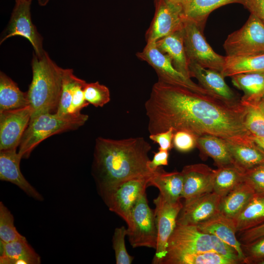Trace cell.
<instances>
[{
	"label": "cell",
	"mask_w": 264,
	"mask_h": 264,
	"mask_svg": "<svg viewBox=\"0 0 264 264\" xmlns=\"http://www.w3.org/2000/svg\"><path fill=\"white\" fill-rule=\"evenodd\" d=\"M150 134L186 131L231 140L251 136L245 125L247 105L225 101L180 85L158 80L145 104Z\"/></svg>",
	"instance_id": "1"
},
{
	"label": "cell",
	"mask_w": 264,
	"mask_h": 264,
	"mask_svg": "<svg viewBox=\"0 0 264 264\" xmlns=\"http://www.w3.org/2000/svg\"><path fill=\"white\" fill-rule=\"evenodd\" d=\"M152 146L143 137L95 139L91 174L101 195L116 184L142 176L152 175L148 166Z\"/></svg>",
	"instance_id": "2"
},
{
	"label": "cell",
	"mask_w": 264,
	"mask_h": 264,
	"mask_svg": "<svg viewBox=\"0 0 264 264\" xmlns=\"http://www.w3.org/2000/svg\"><path fill=\"white\" fill-rule=\"evenodd\" d=\"M32 79L27 91L31 117L56 112L62 92L65 68L58 66L45 51L38 55L33 52Z\"/></svg>",
	"instance_id": "3"
},
{
	"label": "cell",
	"mask_w": 264,
	"mask_h": 264,
	"mask_svg": "<svg viewBox=\"0 0 264 264\" xmlns=\"http://www.w3.org/2000/svg\"><path fill=\"white\" fill-rule=\"evenodd\" d=\"M88 116L81 113L62 116L56 112L43 113L31 117L18 147L22 158H28L43 141L55 134L78 129L87 121Z\"/></svg>",
	"instance_id": "4"
},
{
	"label": "cell",
	"mask_w": 264,
	"mask_h": 264,
	"mask_svg": "<svg viewBox=\"0 0 264 264\" xmlns=\"http://www.w3.org/2000/svg\"><path fill=\"white\" fill-rule=\"evenodd\" d=\"M152 175L138 176L121 181L100 196L109 210L120 217L127 224L134 205L146 193Z\"/></svg>",
	"instance_id": "5"
},
{
	"label": "cell",
	"mask_w": 264,
	"mask_h": 264,
	"mask_svg": "<svg viewBox=\"0 0 264 264\" xmlns=\"http://www.w3.org/2000/svg\"><path fill=\"white\" fill-rule=\"evenodd\" d=\"M223 46L227 56L264 54V23L250 13L244 25L227 36Z\"/></svg>",
	"instance_id": "6"
},
{
	"label": "cell",
	"mask_w": 264,
	"mask_h": 264,
	"mask_svg": "<svg viewBox=\"0 0 264 264\" xmlns=\"http://www.w3.org/2000/svg\"><path fill=\"white\" fill-rule=\"evenodd\" d=\"M202 30L195 22L185 18L183 28L184 44L188 61L202 67L221 72L225 56L215 52L206 41Z\"/></svg>",
	"instance_id": "7"
},
{
	"label": "cell",
	"mask_w": 264,
	"mask_h": 264,
	"mask_svg": "<svg viewBox=\"0 0 264 264\" xmlns=\"http://www.w3.org/2000/svg\"><path fill=\"white\" fill-rule=\"evenodd\" d=\"M127 226V236L132 247L155 249L157 229L154 210L149 206L146 193L134 205Z\"/></svg>",
	"instance_id": "8"
},
{
	"label": "cell",
	"mask_w": 264,
	"mask_h": 264,
	"mask_svg": "<svg viewBox=\"0 0 264 264\" xmlns=\"http://www.w3.org/2000/svg\"><path fill=\"white\" fill-rule=\"evenodd\" d=\"M157 229V244L152 264H160L167 252L169 239L176 225L177 219L183 204L180 200L170 202L160 194L154 199Z\"/></svg>",
	"instance_id": "9"
},
{
	"label": "cell",
	"mask_w": 264,
	"mask_h": 264,
	"mask_svg": "<svg viewBox=\"0 0 264 264\" xmlns=\"http://www.w3.org/2000/svg\"><path fill=\"white\" fill-rule=\"evenodd\" d=\"M31 2L28 0L15 1L9 22L0 37V44L9 38L20 36L31 43L34 53L41 55L45 51L43 45V38L31 20Z\"/></svg>",
	"instance_id": "10"
},
{
	"label": "cell",
	"mask_w": 264,
	"mask_h": 264,
	"mask_svg": "<svg viewBox=\"0 0 264 264\" xmlns=\"http://www.w3.org/2000/svg\"><path fill=\"white\" fill-rule=\"evenodd\" d=\"M155 13L146 32V42L159 39L182 30L185 18L183 8L167 0H155Z\"/></svg>",
	"instance_id": "11"
},
{
	"label": "cell",
	"mask_w": 264,
	"mask_h": 264,
	"mask_svg": "<svg viewBox=\"0 0 264 264\" xmlns=\"http://www.w3.org/2000/svg\"><path fill=\"white\" fill-rule=\"evenodd\" d=\"M136 56L148 63L154 69L158 80L186 86L202 93L213 94L177 71L169 56L159 50L155 42L147 43L142 51L136 53Z\"/></svg>",
	"instance_id": "12"
},
{
	"label": "cell",
	"mask_w": 264,
	"mask_h": 264,
	"mask_svg": "<svg viewBox=\"0 0 264 264\" xmlns=\"http://www.w3.org/2000/svg\"><path fill=\"white\" fill-rule=\"evenodd\" d=\"M208 251H213L210 235L200 231L197 225L176 223L168 242L167 254Z\"/></svg>",
	"instance_id": "13"
},
{
	"label": "cell",
	"mask_w": 264,
	"mask_h": 264,
	"mask_svg": "<svg viewBox=\"0 0 264 264\" xmlns=\"http://www.w3.org/2000/svg\"><path fill=\"white\" fill-rule=\"evenodd\" d=\"M31 115L29 105L0 112V151L18 148Z\"/></svg>",
	"instance_id": "14"
},
{
	"label": "cell",
	"mask_w": 264,
	"mask_h": 264,
	"mask_svg": "<svg viewBox=\"0 0 264 264\" xmlns=\"http://www.w3.org/2000/svg\"><path fill=\"white\" fill-rule=\"evenodd\" d=\"M183 177L182 198L185 202L213 191L215 170L203 163L185 166L181 171Z\"/></svg>",
	"instance_id": "15"
},
{
	"label": "cell",
	"mask_w": 264,
	"mask_h": 264,
	"mask_svg": "<svg viewBox=\"0 0 264 264\" xmlns=\"http://www.w3.org/2000/svg\"><path fill=\"white\" fill-rule=\"evenodd\" d=\"M221 198L213 191L184 202L176 223L198 225L208 220L219 212Z\"/></svg>",
	"instance_id": "16"
},
{
	"label": "cell",
	"mask_w": 264,
	"mask_h": 264,
	"mask_svg": "<svg viewBox=\"0 0 264 264\" xmlns=\"http://www.w3.org/2000/svg\"><path fill=\"white\" fill-rule=\"evenodd\" d=\"M22 157L17 149L0 151V179L16 185L27 196L42 201V195L26 180L20 169Z\"/></svg>",
	"instance_id": "17"
},
{
	"label": "cell",
	"mask_w": 264,
	"mask_h": 264,
	"mask_svg": "<svg viewBox=\"0 0 264 264\" xmlns=\"http://www.w3.org/2000/svg\"><path fill=\"white\" fill-rule=\"evenodd\" d=\"M189 67L190 77L195 78L199 86L213 95L230 102L241 101V98L225 83L220 72L193 62L189 63Z\"/></svg>",
	"instance_id": "18"
},
{
	"label": "cell",
	"mask_w": 264,
	"mask_h": 264,
	"mask_svg": "<svg viewBox=\"0 0 264 264\" xmlns=\"http://www.w3.org/2000/svg\"><path fill=\"white\" fill-rule=\"evenodd\" d=\"M251 136L225 140L235 165L244 171L264 164V151Z\"/></svg>",
	"instance_id": "19"
},
{
	"label": "cell",
	"mask_w": 264,
	"mask_h": 264,
	"mask_svg": "<svg viewBox=\"0 0 264 264\" xmlns=\"http://www.w3.org/2000/svg\"><path fill=\"white\" fill-rule=\"evenodd\" d=\"M202 232L213 235L233 246L244 263H248L242 243L237 239V232L233 219L227 217L219 212L208 220L197 225Z\"/></svg>",
	"instance_id": "20"
},
{
	"label": "cell",
	"mask_w": 264,
	"mask_h": 264,
	"mask_svg": "<svg viewBox=\"0 0 264 264\" xmlns=\"http://www.w3.org/2000/svg\"><path fill=\"white\" fill-rule=\"evenodd\" d=\"M155 44L160 51L169 56L175 68L186 77L191 79L183 29L159 39Z\"/></svg>",
	"instance_id": "21"
},
{
	"label": "cell",
	"mask_w": 264,
	"mask_h": 264,
	"mask_svg": "<svg viewBox=\"0 0 264 264\" xmlns=\"http://www.w3.org/2000/svg\"><path fill=\"white\" fill-rule=\"evenodd\" d=\"M0 242V264H40L41 257L26 239L9 242Z\"/></svg>",
	"instance_id": "22"
},
{
	"label": "cell",
	"mask_w": 264,
	"mask_h": 264,
	"mask_svg": "<svg viewBox=\"0 0 264 264\" xmlns=\"http://www.w3.org/2000/svg\"><path fill=\"white\" fill-rule=\"evenodd\" d=\"M156 187L167 200L176 202L182 198L183 177L181 172H167L160 167L152 175L148 186Z\"/></svg>",
	"instance_id": "23"
},
{
	"label": "cell",
	"mask_w": 264,
	"mask_h": 264,
	"mask_svg": "<svg viewBox=\"0 0 264 264\" xmlns=\"http://www.w3.org/2000/svg\"><path fill=\"white\" fill-rule=\"evenodd\" d=\"M255 194L251 186L244 180L221 198L219 211L234 220Z\"/></svg>",
	"instance_id": "24"
},
{
	"label": "cell",
	"mask_w": 264,
	"mask_h": 264,
	"mask_svg": "<svg viewBox=\"0 0 264 264\" xmlns=\"http://www.w3.org/2000/svg\"><path fill=\"white\" fill-rule=\"evenodd\" d=\"M197 147L203 155L211 157L218 168L234 164L225 140L205 134L197 138Z\"/></svg>",
	"instance_id": "25"
},
{
	"label": "cell",
	"mask_w": 264,
	"mask_h": 264,
	"mask_svg": "<svg viewBox=\"0 0 264 264\" xmlns=\"http://www.w3.org/2000/svg\"><path fill=\"white\" fill-rule=\"evenodd\" d=\"M29 105L27 92L4 72H0V112Z\"/></svg>",
	"instance_id": "26"
},
{
	"label": "cell",
	"mask_w": 264,
	"mask_h": 264,
	"mask_svg": "<svg viewBox=\"0 0 264 264\" xmlns=\"http://www.w3.org/2000/svg\"><path fill=\"white\" fill-rule=\"evenodd\" d=\"M264 72V54L225 56L221 72L224 77L251 73Z\"/></svg>",
	"instance_id": "27"
},
{
	"label": "cell",
	"mask_w": 264,
	"mask_h": 264,
	"mask_svg": "<svg viewBox=\"0 0 264 264\" xmlns=\"http://www.w3.org/2000/svg\"><path fill=\"white\" fill-rule=\"evenodd\" d=\"M247 0H188L183 7L186 19L197 23L202 30L209 15L226 4L238 3L245 5Z\"/></svg>",
	"instance_id": "28"
},
{
	"label": "cell",
	"mask_w": 264,
	"mask_h": 264,
	"mask_svg": "<svg viewBox=\"0 0 264 264\" xmlns=\"http://www.w3.org/2000/svg\"><path fill=\"white\" fill-rule=\"evenodd\" d=\"M233 85L243 92L241 98L244 103L264 98V72L241 74L231 77Z\"/></svg>",
	"instance_id": "29"
},
{
	"label": "cell",
	"mask_w": 264,
	"mask_h": 264,
	"mask_svg": "<svg viewBox=\"0 0 264 264\" xmlns=\"http://www.w3.org/2000/svg\"><path fill=\"white\" fill-rule=\"evenodd\" d=\"M237 232H242L264 221V194H255L234 219Z\"/></svg>",
	"instance_id": "30"
},
{
	"label": "cell",
	"mask_w": 264,
	"mask_h": 264,
	"mask_svg": "<svg viewBox=\"0 0 264 264\" xmlns=\"http://www.w3.org/2000/svg\"><path fill=\"white\" fill-rule=\"evenodd\" d=\"M244 172L234 164L215 169L213 192L221 198L244 181Z\"/></svg>",
	"instance_id": "31"
},
{
	"label": "cell",
	"mask_w": 264,
	"mask_h": 264,
	"mask_svg": "<svg viewBox=\"0 0 264 264\" xmlns=\"http://www.w3.org/2000/svg\"><path fill=\"white\" fill-rule=\"evenodd\" d=\"M160 264H234L214 251L195 253L167 254Z\"/></svg>",
	"instance_id": "32"
},
{
	"label": "cell",
	"mask_w": 264,
	"mask_h": 264,
	"mask_svg": "<svg viewBox=\"0 0 264 264\" xmlns=\"http://www.w3.org/2000/svg\"><path fill=\"white\" fill-rule=\"evenodd\" d=\"M245 104L247 105L245 119L247 130L252 136H264V98Z\"/></svg>",
	"instance_id": "33"
},
{
	"label": "cell",
	"mask_w": 264,
	"mask_h": 264,
	"mask_svg": "<svg viewBox=\"0 0 264 264\" xmlns=\"http://www.w3.org/2000/svg\"><path fill=\"white\" fill-rule=\"evenodd\" d=\"M78 77L71 68H65L63 86L59 103L56 113L62 116L72 115L70 114L73 98L74 87Z\"/></svg>",
	"instance_id": "34"
},
{
	"label": "cell",
	"mask_w": 264,
	"mask_h": 264,
	"mask_svg": "<svg viewBox=\"0 0 264 264\" xmlns=\"http://www.w3.org/2000/svg\"><path fill=\"white\" fill-rule=\"evenodd\" d=\"M17 230L12 214L2 201L0 202V241L9 242L25 239Z\"/></svg>",
	"instance_id": "35"
},
{
	"label": "cell",
	"mask_w": 264,
	"mask_h": 264,
	"mask_svg": "<svg viewBox=\"0 0 264 264\" xmlns=\"http://www.w3.org/2000/svg\"><path fill=\"white\" fill-rule=\"evenodd\" d=\"M86 101L95 107H102L110 101L108 87L97 81L86 83L84 88Z\"/></svg>",
	"instance_id": "36"
},
{
	"label": "cell",
	"mask_w": 264,
	"mask_h": 264,
	"mask_svg": "<svg viewBox=\"0 0 264 264\" xmlns=\"http://www.w3.org/2000/svg\"><path fill=\"white\" fill-rule=\"evenodd\" d=\"M127 234V228L125 226L115 229L112 242L117 264H131L133 260V257L128 253L126 248L125 240Z\"/></svg>",
	"instance_id": "37"
},
{
	"label": "cell",
	"mask_w": 264,
	"mask_h": 264,
	"mask_svg": "<svg viewBox=\"0 0 264 264\" xmlns=\"http://www.w3.org/2000/svg\"><path fill=\"white\" fill-rule=\"evenodd\" d=\"M198 137L186 131L175 132L173 138V147L180 152H188L197 147Z\"/></svg>",
	"instance_id": "38"
},
{
	"label": "cell",
	"mask_w": 264,
	"mask_h": 264,
	"mask_svg": "<svg viewBox=\"0 0 264 264\" xmlns=\"http://www.w3.org/2000/svg\"><path fill=\"white\" fill-rule=\"evenodd\" d=\"M214 251L232 261L234 264L243 263L236 250L231 245L213 235H210Z\"/></svg>",
	"instance_id": "39"
},
{
	"label": "cell",
	"mask_w": 264,
	"mask_h": 264,
	"mask_svg": "<svg viewBox=\"0 0 264 264\" xmlns=\"http://www.w3.org/2000/svg\"><path fill=\"white\" fill-rule=\"evenodd\" d=\"M244 180L251 186L255 193L264 194V164L245 171Z\"/></svg>",
	"instance_id": "40"
},
{
	"label": "cell",
	"mask_w": 264,
	"mask_h": 264,
	"mask_svg": "<svg viewBox=\"0 0 264 264\" xmlns=\"http://www.w3.org/2000/svg\"><path fill=\"white\" fill-rule=\"evenodd\" d=\"M242 245L246 247L247 254L245 255V257L248 263L250 260L257 262L264 258V237L251 243Z\"/></svg>",
	"instance_id": "41"
},
{
	"label": "cell",
	"mask_w": 264,
	"mask_h": 264,
	"mask_svg": "<svg viewBox=\"0 0 264 264\" xmlns=\"http://www.w3.org/2000/svg\"><path fill=\"white\" fill-rule=\"evenodd\" d=\"M174 134V130L170 128L163 132L150 134L149 138L154 142L159 145L158 150L169 151L173 147Z\"/></svg>",
	"instance_id": "42"
},
{
	"label": "cell",
	"mask_w": 264,
	"mask_h": 264,
	"mask_svg": "<svg viewBox=\"0 0 264 264\" xmlns=\"http://www.w3.org/2000/svg\"><path fill=\"white\" fill-rule=\"evenodd\" d=\"M239 241L242 244H247L264 237V223L240 232Z\"/></svg>",
	"instance_id": "43"
},
{
	"label": "cell",
	"mask_w": 264,
	"mask_h": 264,
	"mask_svg": "<svg viewBox=\"0 0 264 264\" xmlns=\"http://www.w3.org/2000/svg\"><path fill=\"white\" fill-rule=\"evenodd\" d=\"M169 155L168 151L158 150L157 152L154 153L152 160L149 163V169L154 171L161 166L168 165Z\"/></svg>",
	"instance_id": "44"
},
{
	"label": "cell",
	"mask_w": 264,
	"mask_h": 264,
	"mask_svg": "<svg viewBox=\"0 0 264 264\" xmlns=\"http://www.w3.org/2000/svg\"><path fill=\"white\" fill-rule=\"evenodd\" d=\"M244 6L264 23V0H247Z\"/></svg>",
	"instance_id": "45"
},
{
	"label": "cell",
	"mask_w": 264,
	"mask_h": 264,
	"mask_svg": "<svg viewBox=\"0 0 264 264\" xmlns=\"http://www.w3.org/2000/svg\"><path fill=\"white\" fill-rule=\"evenodd\" d=\"M253 141L264 151V136L255 137L251 136Z\"/></svg>",
	"instance_id": "46"
},
{
	"label": "cell",
	"mask_w": 264,
	"mask_h": 264,
	"mask_svg": "<svg viewBox=\"0 0 264 264\" xmlns=\"http://www.w3.org/2000/svg\"><path fill=\"white\" fill-rule=\"evenodd\" d=\"M169 1L178 5L183 8L185 6L188 0H167Z\"/></svg>",
	"instance_id": "47"
},
{
	"label": "cell",
	"mask_w": 264,
	"mask_h": 264,
	"mask_svg": "<svg viewBox=\"0 0 264 264\" xmlns=\"http://www.w3.org/2000/svg\"><path fill=\"white\" fill-rule=\"evenodd\" d=\"M40 6H45L50 0H37Z\"/></svg>",
	"instance_id": "48"
},
{
	"label": "cell",
	"mask_w": 264,
	"mask_h": 264,
	"mask_svg": "<svg viewBox=\"0 0 264 264\" xmlns=\"http://www.w3.org/2000/svg\"><path fill=\"white\" fill-rule=\"evenodd\" d=\"M256 262L260 264H264V258L259 261H257Z\"/></svg>",
	"instance_id": "49"
},
{
	"label": "cell",
	"mask_w": 264,
	"mask_h": 264,
	"mask_svg": "<svg viewBox=\"0 0 264 264\" xmlns=\"http://www.w3.org/2000/svg\"><path fill=\"white\" fill-rule=\"evenodd\" d=\"M19 0H28V1H32V0H15V1H19Z\"/></svg>",
	"instance_id": "50"
}]
</instances>
